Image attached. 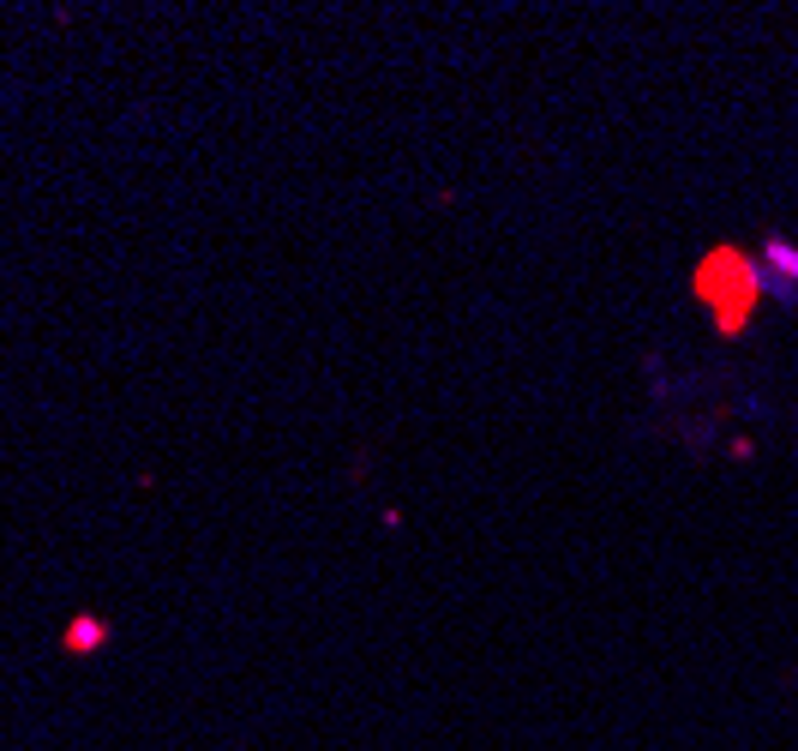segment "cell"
Masks as SVG:
<instances>
[{"label":"cell","mask_w":798,"mask_h":751,"mask_svg":"<svg viewBox=\"0 0 798 751\" xmlns=\"http://www.w3.org/2000/svg\"><path fill=\"white\" fill-rule=\"evenodd\" d=\"M60 643H67L72 655H97V649L109 643V626H102L97 614H79V619L67 626V638H60Z\"/></svg>","instance_id":"cell-2"},{"label":"cell","mask_w":798,"mask_h":751,"mask_svg":"<svg viewBox=\"0 0 798 751\" xmlns=\"http://www.w3.org/2000/svg\"><path fill=\"white\" fill-rule=\"evenodd\" d=\"M763 271L768 277H780V283H793L798 289V247H793V240H768V247H763Z\"/></svg>","instance_id":"cell-3"},{"label":"cell","mask_w":798,"mask_h":751,"mask_svg":"<svg viewBox=\"0 0 798 751\" xmlns=\"http://www.w3.org/2000/svg\"><path fill=\"white\" fill-rule=\"evenodd\" d=\"M756 295H763V265L744 259V253L715 247L709 259L697 265V301L715 313V325L727 330V337H739V330L751 325Z\"/></svg>","instance_id":"cell-1"}]
</instances>
